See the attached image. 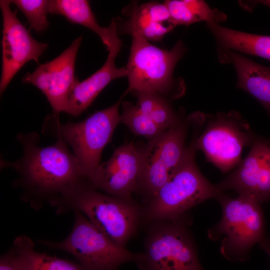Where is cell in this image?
Wrapping results in <instances>:
<instances>
[{
    "instance_id": "obj_6",
    "label": "cell",
    "mask_w": 270,
    "mask_h": 270,
    "mask_svg": "<svg viewBox=\"0 0 270 270\" xmlns=\"http://www.w3.org/2000/svg\"><path fill=\"white\" fill-rule=\"evenodd\" d=\"M216 199L222 206V217L208 230V236L222 239L220 251L226 259L244 260L252 246L266 238L260 204L244 194L231 198L222 193Z\"/></svg>"
},
{
    "instance_id": "obj_2",
    "label": "cell",
    "mask_w": 270,
    "mask_h": 270,
    "mask_svg": "<svg viewBox=\"0 0 270 270\" xmlns=\"http://www.w3.org/2000/svg\"><path fill=\"white\" fill-rule=\"evenodd\" d=\"M193 140L168 181L142 208V222L174 221L195 206L222 193L203 176L195 160Z\"/></svg>"
},
{
    "instance_id": "obj_15",
    "label": "cell",
    "mask_w": 270,
    "mask_h": 270,
    "mask_svg": "<svg viewBox=\"0 0 270 270\" xmlns=\"http://www.w3.org/2000/svg\"><path fill=\"white\" fill-rule=\"evenodd\" d=\"M122 46V42L117 34L106 48L108 54L103 66L84 80H76L70 94L65 112L74 116H80L111 82L126 76V66L118 68L115 62Z\"/></svg>"
},
{
    "instance_id": "obj_26",
    "label": "cell",
    "mask_w": 270,
    "mask_h": 270,
    "mask_svg": "<svg viewBox=\"0 0 270 270\" xmlns=\"http://www.w3.org/2000/svg\"><path fill=\"white\" fill-rule=\"evenodd\" d=\"M239 4L243 8L252 11L258 4H262L270 8V0H240Z\"/></svg>"
},
{
    "instance_id": "obj_18",
    "label": "cell",
    "mask_w": 270,
    "mask_h": 270,
    "mask_svg": "<svg viewBox=\"0 0 270 270\" xmlns=\"http://www.w3.org/2000/svg\"><path fill=\"white\" fill-rule=\"evenodd\" d=\"M216 39L217 51L232 50L258 56L270 62V36L242 32L206 22Z\"/></svg>"
},
{
    "instance_id": "obj_13",
    "label": "cell",
    "mask_w": 270,
    "mask_h": 270,
    "mask_svg": "<svg viewBox=\"0 0 270 270\" xmlns=\"http://www.w3.org/2000/svg\"><path fill=\"white\" fill-rule=\"evenodd\" d=\"M246 156L234 170L216 185L252 196L260 204L270 200V138L256 136Z\"/></svg>"
},
{
    "instance_id": "obj_21",
    "label": "cell",
    "mask_w": 270,
    "mask_h": 270,
    "mask_svg": "<svg viewBox=\"0 0 270 270\" xmlns=\"http://www.w3.org/2000/svg\"><path fill=\"white\" fill-rule=\"evenodd\" d=\"M166 4L172 24L177 26H188L205 22L218 24L224 22L226 16L216 8H211L202 0H167Z\"/></svg>"
},
{
    "instance_id": "obj_20",
    "label": "cell",
    "mask_w": 270,
    "mask_h": 270,
    "mask_svg": "<svg viewBox=\"0 0 270 270\" xmlns=\"http://www.w3.org/2000/svg\"><path fill=\"white\" fill-rule=\"evenodd\" d=\"M12 248L20 270H86L79 264L37 251L26 236L16 237Z\"/></svg>"
},
{
    "instance_id": "obj_27",
    "label": "cell",
    "mask_w": 270,
    "mask_h": 270,
    "mask_svg": "<svg viewBox=\"0 0 270 270\" xmlns=\"http://www.w3.org/2000/svg\"><path fill=\"white\" fill-rule=\"evenodd\" d=\"M262 248L268 255L270 258V240L266 238L260 244Z\"/></svg>"
},
{
    "instance_id": "obj_12",
    "label": "cell",
    "mask_w": 270,
    "mask_h": 270,
    "mask_svg": "<svg viewBox=\"0 0 270 270\" xmlns=\"http://www.w3.org/2000/svg\"><path fill=\"white\" fill-rule=\"evenodd\" d=\"M82 38V36L76 38L57 57L39 65L22 78L24 83L34 85L45 95L55 116L65 112L70 94L78 80L75 62Z\"/></svg>"
},
{
    "instance_id": "obj_1",
    "label": "cell",
    "mask_w": 270,
    "mask_h": 270,
    "mask_svg": "<svg viewBox=\"0 0 270 270\" xmlns=\"http://www.w3.org/2000/svg\"><path fill=\"white\" fill-rule=\"evenodd\" d=\"M17 140L22 156L14 162L0 160V168H10L18 174L14 182L20 198L38 210L46 204L56 208L78 187L87 182L76 158L62 140L39 146L36 132L21 133Z\"/></svg>"
},
{
    "instance_id": "obj_5",
    "label": "cell",
    "mask_w": 270,
    "mask_h": 270,
    "mask_svg": "<svg viewBox=\"0 0 270 270\" xmlns=\"http://www.w3.org/2000/svg\"><path fill=\"white\" fill-rule=\"evenodd\" d=\"M123 97L110 106L94 112L80 122L62 124L58 116L52 114L44 123V132L70 146L88 179L100 164L102 152L121 122L119 107Z\"/></svg>"
},
{
    "instance_id": "obj_16",
    "label": "cell",
    "mask_w": 270,
    "mask_h": 270,
    "mask_svg": "<svg viewBox=\"0 0 270 270\" xmlns=\"http://www.w3.org/2000/svg\"><path fill=\"white\" fill-rule=\"evenodd\" d=\"M126 12L128 19L120 31L138 36L150 42L160 41L175 27L164 2H149L141 4L133 2Z\"/></svg>"
},
{
    "instance_id": "obj_11",
    "label": "cell",
    "mask_w": 270,
    "mask_h": 270,
    "mask_svg": "<svg viewBox=\"0 0 270 270\" xmlns=\"http://www.w3.org/2000/svg\"><path fill=\"white\" fill-rule=\"evenodd\" d=\"M8 0H0L2 18V67L0 80L2 95L16 73L28 62L38 63L48 45L38 42L12 11Z\"/></svg>"
},
{
    "instance_id": "obj_23",
    "label": "cell",
    "mask_w": 270,
    "mask_h": 270,
    "mask_svg": "<svg viewBox=\"0 0 270 270\" xmlns=\"http://www.w3.org/2000/svg\"><path fill=\"white\" fill-rule=\"evenodd\" d=\"M122 108L121 122L125 124L134 134L150 140L164 130L142 113L136 104L124 101L122 102Z\"/></svg>"
},
{
    "instance_id": "obj_24",
    "label": "cell",
    "mask_w": 270,
    "mask_h": 270,
    "mask_svg": "<svg viewBox=\"0 0 270 270\" xmlns=\"http://www.w3.org/2000/svg\"><path fill=\"white\" fill-rule=\"evenodd\" d=\"M14 4L25 16L30 24V28L38 33L46 30L49 22L47 18L49 0H12Z\"/></svg>"
},
{
    "instance_id": "obj_10",
    "label": "cell",
    "mask_w": 270,
    "mask_h": 270,
    "mask_svg": "<svg viewBox=\"0 0 270 270\" xmlns=\"http://www.w3.org/2000/svg\"><path fill=\"white\" fill-rule=\"evenodd\" d=\"M188 122L182 117L175 124L140 148V169L137 191L152 198L168 181L186 151Z\"/></svg>"
},
{
    "instance_id": "obj_19",
    "label": "cell",
    "mask_w": 270,
    "mask_h": 270,
    "mask_svg": "<svg viewBox=\"0 0 270 270\" xmlns=\"http://www.w3.org/2000/svg\"><path fill=\"white\" fill-rule=\"evenodd\" d=\"M48 12L64 16L70 22L84 26L96 33L107 48L118 32L116 18L112 19L108 28L98 24L88 1L86 0H49Z\"/></svg>"
},
{
    "instance_id": "obj_8",
    "label": "cell",
    "mask_w": 270,
    "mask_h": 270,
    "mask_svg": "<svg viewBox=\"0 0 270 270\" xmlns=\"http://www.w3.org/2000/svg\"><path fill=\"white\" fill-rule=\"evenodd\" d=\"M144 250L136 264L142 270H204L184 218L148 223Z\"/></svg>"
},
{
    "instance_id": "obj_3",
    "label": "cell",
    "mask_w": 270,
    "mask_h": 270,
    "mask_svg": "<svg viewBox=\"0 0 270 270\" xmlns=\"http://www.w3.org/2000/svg\"><path fill=\"white\" fill-rule=\"evenodd\" d=\"M77 210L100 231L126 248L136 234L142 218V208L132 198L112 196L92 188L86 182L56 208L58 213Z\"/></svg>"
},
{
    "instance_id": "obj_7",
    "label": "cell",
    "mask_w": 270,
    "mask_h": 270,
    "mask_svg": "<svg viewBox=\"0 0 270 270\" xmlns=\"http://www.w3.org/2000/svg\"><path fill=\"white\" fill-rule=\"evenodd\" d=\"M74 211L73 226L66 238L57 242L42 240L40 243L72 254L86 270H118L126 263L139 262L140 252H132L117 244L80 212Z\"/></svg>"
},
{
    "instance_id": "obj_22",
    "label": "cell",
    "mask_w": 270,
    "mask_h": 270,
    "mask_svg": "<svg viewBox=\"0 0 270 270\" xmlns=\"http://www.w3.org/2000/svg\"><path fill=\"white\" fill-rule=\"evenodd\" d=\"M132 93L136 98V105L140 111L164 130L182 117L176 112L169 100L159 94L144 91Z\"/></svg>"
},
{
    "instance_id": "obj_17",
    "label": "cell",
    "mask_w": 270,
    "mask_h": 270,
    "mask_svg": "<svg viewBox=\"0 0 270 270\" xmlns=\"http://www.w3.org/2000/svg\"><path fill=\"white\" fill-rule=\"evenodd\" d=\"M218 56L220 62L231 63L234 66L237 74L236 87L258 100L270 116V66L232 50L218 52Z\"/></svg>"
},
{
    "instance_id": "obj_14",
    "label": "cell",
    "mask_w": 270,
    "mask_h": 270,
    "mask_svg": "<svg viewBox=\"0 0 270 270\" xmlns=\"http://www.w3.org/2000/svg\"><path fill=\"white\" fill-rule=\"evenodd\" d=\"M140 169V149L132 142L116 148L106 162L100 163L88 179L94 188L130 198L138 190Z\"/></svg>"
},
{
    "instance_id": "obj_25",
    "label": "cell",
    "mask_w": 270,
    "mask_h": 270,
    "mask_svg": "<svg viewBox=\"0 0 270 270\" xmlns=\"http://www.w3.org/2000/svg\"><path fill=\"white\" fill-rule=\"evenodd\" d=\"M0 270H20L16 261L12 248L0 256Z\"/></svg>"
},
{
    "instance_id": "obj_4",
    "label": "cell",
    "mask_w": 270,
    "mask_h": 270,
    "mask_svg": "<svg viewBox=\"0 0 270 270\" xmlns=\"http://www.w3.org/2000/svg\"><path fill=\"white\" fill-rule=\"evenodd\" d=\"M186 49L182 40L169 50L158 48L142 37L132 36L130 54L126 68L128 88L126 92H154L174 100L185 93L182 78L173 76L174 68Z\"/></svg>"
},
{
    "instance_id": "obj_9",
    "label": "cell",
    "mask_w": 270,
    "mask_h": 270,
    "mask_svg": "<svg viewBox=\"0 0 270 270\" xmlns=\"http://www.w3.org/2000/svg\"><path fill=\"white\" fill-rule=\"evenodd\" d=\"M203 130L193 142L206 160L225 174L242 160L244 147L251 146L256 136L248 122L236 110L205 114Z\"/></svg>"
}]
</instances>
